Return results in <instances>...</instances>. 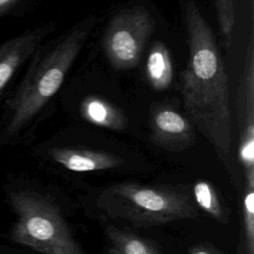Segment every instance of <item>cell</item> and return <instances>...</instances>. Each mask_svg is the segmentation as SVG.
I'll return each instance as SVG.
<instances>
[{
	"instance_id": "cell-1",
	"label": "cell",
	"mask_w": 254,
	"mask_h": 254,
	"mask_svg": "<svg viewBox=\"0 0 254 254\" xmlns=\"http://www.w3.org/2000/svg\"><path fill=\"white\" fill-rule=\"evenodd\" d=\"M189 63L182 72L185 110L221 159L232 146L226 68L211 27L192 1L185 9Z\"/></svg>"
},
{
	"instance_id": "cell-2",
	"label": "cell",
	"mask_w": 254,
	"mask_h": 254,
	"mask_svg": "<svg viewBox=\"0 0 254 254\" xmlns=\"http://www.w3.org/2000/svg\"><path fill=\"white\" fill-rule=\"evenodd\" d=\"M96 22V17L89 16L56 43L40 47L34 53L19 85L4 104L0 146L18 141L59 91Z\"/></svg>"
},
{
	"instance_id": "cell-3",
	"label": "cell",
	"mask_w": 254,
	"mask_h": 254,
	"mask_svg": "<svg viewBox=\"0 0 254 254\" xmlns=\"http://www.w3.org/2000/svg\"><path fill=\"white\" fill-rule=\"evenodd\" d=\"M95 204L108 217L137 226L161 225L198 216L191 190L185 186L116 183L98 191Z\"/></svg>"
},
{
	"instance_id": "cell-4",
	"label": "cell",
	"mask_w": 254,
	"mask_h": 254,
	"mask_svg": "<svg viewBox=\"0 0 254 254\" xmlns=\"http://www.w3.org/2000/svg\"><path fill=\"white\" fill-rule=\"evenodd\" d=\"M9 202L16 215L12 241L43 254H86L50 198L21 190L10 192Z\"/></svg>"
},
{
	"instance_id": "cell-5",
	"label": "cell",
	"mask_w": 254,
	"mask_h": 254,
	"mask_svg": "<svg viewBox=\"0 0 254 254\" xmlns=\"http://www.w3.org/2000/svg\"><path fill=\"white\" fill-rule=\"evenodd\" d=\"M154 29V18L143 6L124 9L114 15L103 35L104 54L110 64L117 69L136 66Z\"/></svg>"
},
{
	"instance_id": "cell-6",
	"label": "cell",
	"mask_w": 254,
	"mask_h": 254,
	"mask_svg": "<svg viewBox=\"0 0 254 254\" xmlns=\"http://www.w3.org/2000/svg\"><path fill=\"white\" fill-rule=\"evenodd\" d=\"M239 160L245 185L254 186V39L251 33L237 88Z\"/></svg>"
},
{
	"instance_id": "cell-7",
	"label": "cell",
	"mask_w": 254,
	"mask_h": 254,
	"mask_svg": "<svg viewBox=\"0 0 254 254\" xmlns=\"http://www.w3.org/2000/svg\"><path fill=\"white\" fill-rule=\"evenodd\" d=\"M54 29L53 24H44L0 45V101L19 68L31 59Z\"/></svg>"
},
{
	"instance_id": "cell-8",
	"label": "cell",
	"mask_w": 254,
	"mask_h": 254,
	"mask_svg": "<svg viewBox=\"0 0 254 254\" xmlns=\"http://www.w3.org/2000/svg\"><path fill=\"white\" fill-rule=\"evenodd\" d=\"M151 139L159 147L182 152L194 142V131L190 122L175 109L158 105L151 113Z\"/></svg>"
},
{
	"instance_id": "cell-9",
	"label": "cell",
	"mask_w": 254,
	"mask_h": 254,
	"mask_svg": "<svg viewBox=\"0 0 254 254\" xmlns=\"http://www.w3.org/2000/svg\"><path fill=\"white\" fill-rule=\"evenodd\" d=\"M50 158L63 168L77 172H96L117 168L123 164L121 157L97 150L54 147L49 149Z\"/></svg>"
},
{
	"instance_id": "cell-10",
	"label": "cell",
	"mask_w": 254,
	"mask_h": 254,
	"mask_svg": "<svg viewBox=\"0 0 254 254\" xmlns=\"http://www.w3.org/2000/svg\"><path fill=\"white\" fill-rule=\"evenodd\" d=\"M80 115L89 123L111 130H123L127 120L124 114L107 100L97 96L85 97L79 106Z\"/></svg>"
},
{
	"instance_id": "cell-11",
	"label": "cell",
	"mask_w": 254,
	"mask_h": 254,
	"mask_svg": "<svg viewBox=\"0 0 254 254\" xmlns=\"http://www.w3.org/2000/svg\"><path fill=\"white\" fill-rule=\"evenodd\" d=\"M108 254H163L151 240L133 232L107 224L104 228Z\"/></svg>"
},
{
	"instance_id": "cell-12",
	"label": "cell",
	"mask_w": 254,
	"mask_h": 254,
	"mask_svg": "<svg viewBox=\"0 0 254 254\" xmlns=\"http://www.w3.org/2000/svg\"><path fill=\"white\" fill-rule=\"evenodd\" d=\"M146 74L150 84L156 90H165L172 84L173 62L168 48L162 42H156L147 57Z\"/></svg>"
},
{
	"instance_id": "cell-13",
	"label": "cell",
	"mask_w": 254,
	"mask_h": 254,
	"mask_svg": "<svg viewBox=\"0 0 254 254\" xmlns=\"http://www.w3.org/2000/svg\"><path fill=\"white\" fill-rule=\"evenodd\" d=\"M191 194L198 208L220 223H226L228 221L226 209L211 183L203 180L196 181L192 187Z\"/></svg>"
},
{
	"instance_id": "cell-14",
	"label": "cell",
	"mask_w": 254,
	"mask_h": 254,
	"mask_svg": "<svg viewBox=\"0 0 254 254\" xmlns=\"http://www.w3.org/2000/svg\"><path fill=\"white\" fill-rule=\"evenodd\" d=\"M244 254H254V186L245 185L242 202Z\"/></svg>"
},
{
	"instance_id": "cell-15",
	"label": "cell",
	"mask_w": 254,
	"mask_h": 254,
	"mask_svg": "<svg viewBox=\"0 0 254 254\" xmlns=\"http://www.w3.org/2000/svg\"><path fill=\"white\" fill-rule=\"evenodd\" d=\"M217 14V22L224 45L231 44L234 28V4L233 0H214Z\"/></svg>"
},
{
	"instance_id": "cell-16",
	"label": "cell",
	"mask_w": 254,
	"mask_h": 254,
	"mask_svg": "<svg viewBox=\"0 0 254 254\" xmlns=\"http://www.w3.org/2000/svg\"><path fill=\"white\" fill-rule=\"evenodd\" d=\"M189 254H223L208 243H197L189 247Z\"/></svg>"
},
{
	"instance_id": "cell-17",
	"label": "cell",
	"mask_w": 254,
	"mask_h": 254,
	"mask_svg": "<svg viewBox=\"0 0 254 254\" xmlns=\"http://www.w3.org/2000/svg\"><path fill=\"white\" fill-rule=\"evenodd\" d=\"M24 0H0V18L11 15L16 11Z\"/></svg>"
}]
</instances>
